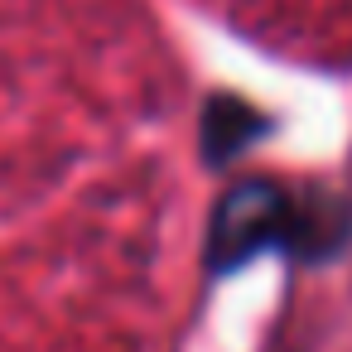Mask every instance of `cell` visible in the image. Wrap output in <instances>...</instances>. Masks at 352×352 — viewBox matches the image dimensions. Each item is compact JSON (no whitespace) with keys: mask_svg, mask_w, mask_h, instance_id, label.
<instances>
[{"mask_svg":"<svg viewBox=\"0 0 352 352\" xmlns=\"http://www.w3.org/2000/svg\"><path fill=\"white\" fill-rule=\"evenodd\" d=\"M265 135H270V116L241 97H212L203 111V160L212 169H227L236 155H246Z\"/></svg>","mask_w":352,"mask_h":352,"instance_id":"2","label":"cell"},{"mask_svg":"<svg viewBox=\"0 0 352 352\" xmlns=\"http://www.w3.org/2000/svg\"><path fill=\"white\" fill-rule=\"evenodd\" d=\"M352 241V203L333 193H309L280 179L232 184L208 217V275H232L256 256L285 261H333Z\"/></svg>","mask_w":352,"mask_h":352,"instance_id":"1","label":"cell"}]
</instances>
